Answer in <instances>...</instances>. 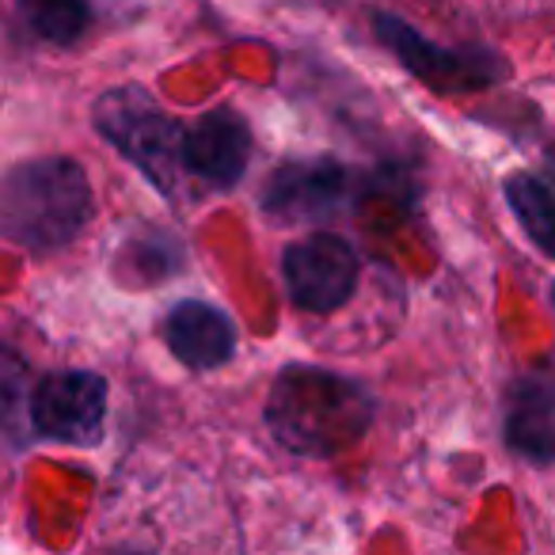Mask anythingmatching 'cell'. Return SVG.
<instances>
[{
	"label": "cell",
	"mask_w": 555,
	"mask_h": 555,
	"mask_svg": "<svg viewBox=\"0 0 555 555\" xmlns=\"http://www.w3.org/2000/svg\"><path fill=\"white\" fill-rule=\"evenodd\" d=\"M24 24L39 35L42 42L69 47L92 24V4L88 0H16Z\"/></svg>",
	"instance_id": "7c38bea8"
},
{
	"label": "cell",
	"mask_w": 555,
	"mask_h": 555,
	"mask_svg": "<svg viewBox=\"0 0 555 555\" xmlns=\"http://www.w3.org/2000/svg\"><path fill=\"white\" fill-rule=\"evenodd\" d=\"M267 426L297 456H335L373 426V396L362 380L320 365H286L267 396Z\"/></svg>",
	"instance_id": "6da1fadb"
},
{
	"label": "cell",
	"mask_w": 555,
	"mask_h": 555,
	"mask_svg": "<svg viewBox=\"0 0 555 555\" xmlns=\"http://www.w3.org/2000/svg\"><path fill=\"white\" fill-rule=\"evenodd\" d=\"M373 31L377 39L392 50L403 62L411 77L430 85L434 92H479V88H494L509 77V62L491 47H438L426 39L423 31L408 24V20L392 16V12H377L373 16Z\"/></svg>",
	"instance_id": "277c9868"
},
{
	"label": "cell",
	"mask_w": 555,
	"mask_h": 555,
	"mask_svg": "<svg viewBox=\"0 0 555 555\" xmlns=\"http://www.w3.org/2000/svg\"><path fill=\"white\" fill-rule=\"evenodd\" d=\"M164 343L186 370H221L236 354V324L224 309L209 301H179L164 320Z\"/></svg>",
	"instance_id": "30bf717a"
},
{
	"label": "cell",
	"mask_w": 555,
	"mask_h": 555,
	"mask_svg": "<svg viewBox=\"0 0 555 555\" xmlns=\"http://www.w3.org/2000/svg\"><path fill=\"white\" fill-rule=\"evenodd\" d=\"M544 168H547V183L555 186V141L544 149Z\"/></svg>",
	"instance_id": "5bb4252c"
},
{
	"label": "cell",
	"mask_w": 555,
	"mask_h": 555,
	"mask_svg": "<svg viewBox=\"0 0 555 555\" xmlns=\"http://www.w3.org/2000/svg\"><path fill=\"white\" fill-rule=\"evenodd\" d=\"M186 176L214 191H232L244 179L247 160H251V126L232 107H214L186 126L183 141Z\"/></svg>",
	"instance_id": "ba28073f"
},
{
	"label": "cell",
	"mask_w": 555,
	"mask_h": 555,
	"mask_svg": "<svg viewBox=\"0 0 555 555\" xmlns=\"http://www.w3.org/2000/svg\"><path fill=\"white\" fill-rule=\"evenodd\" d=\"M126 259L138 262V274L145 282H164L183 267V247L164 232H145L141 240L126 244Z\"/></svg>",
	"instance_id": "4fadbf2b"
},
{
	"label": "cell",
	"mask_w": 555,
	"mask_h": 555,
	"mask_svg": "<svg viewBox=\"0 0 555 555\" xmlns=\"http://www.w3.org/2000/svg\"><path fill=\"white\" fill-rule=\"evenodd\" d=\"M282 278L305 312H335L354 297L358 278H362V259L358 251L335 232H312L297 240L282 255Z\"/></svg>",
	"instance_id": "8992f818"
},
{
	"label": "cell",
	"mask_w": 555,
	"mask_h": 555,
	"mask_svg": "<svg viewBox=\"0 0 555 555\" xmlns=\"http://www.w3.org/2000/svg\"><path fill=\"white\" fill-rule=\"evenodd\" d=\"M92 183L69 156L24 160L0 186V224L16 247L50 255L69 247L92 221Z\"/></svg>",
	"instance_id": "7a4b0ae2"
},
{
	"label": "cell",
	"mask_w": 555,
	"mask_h": 555,
	"mask_svg": "<svg viewBox=\"0 0 555 555\" xmlns=\"http://www.w3.org/2000/svg\"><path fill=\"white\" fill-rule=\"evenodd\" d=\"M506 202L521 221L525 236L555 259V186L529 171H514L506 179Z\"/></svg>",
	"instance_id": "8fae6325"
},
{
	"label": "cell",
	"mask_w": 555,
	"mask_h": 555,
	"mask_svg": "<svg viewBox=\"0 0 555 555\" xmlns=\"http://www.w3.org/2000/svg\"><path fill=\"white\" fill-rule=\"evenodd\" d=\"M506 446L529 464H555V370L517 373L506 396Z\"/></svg>",
	"instance_id": "9c48e42d"
},
{
	"label": "cell",
	"mask_w": 555,
	"mask_h": 555,
	"mask_svg": "<svg viewBox=\"0 0 555 555\" xmlns=\"http://www.w3.org/2000/svg\"><path fill=\"white\" fill-rule=\"evenodd\" d=\"M350 194V171L335 156H312V160H289L270 171L262 186V214L282 224L297 221H327L339 214Z\"/></svg>",
	"instance_id": "52a82bcc"
},
{
	"label": "cell",
	"mask_w": 555,
	"mask_h": 555,
	"mask_svg": "<svg viewBox=\"0 0 555 555\" xmlns=\"http://www.w3.org/2000/svg\"><path fill=\"white\" fill-rule=\"evenodd\" d=\"M39 438L65 446H95L107 423V377L95 370H57L35 385L27 403Z\"/></svg>",
	"instance_id": "5b68a950"
},
{
	"label": "cell",
	"mask_w": 555,
	"mask_h": 555,
	"mask_svg": "<svg viewBox=\"0 0 555 555\" xmlns=\"http://www.w3.org/2000/svg\"><path fill=\"white\" fill-rule=\"evenodd\" d=\"M552 305H555V286H552Z\"/></svg>",
	"instance_id": "9a60e30c"
},
{
	"label": "cell",
	"mask_w": 555,
	"mask_h": 555,
	"mask_svg": "<svg viewBox=\"0 0 555 555\" xmlns=\"http://www.w3.org/2000/svg\"><path fill=\"white\" fill-rule=\"evenodd\" d=\"M92 126L156 191L176 198L186 171V126H179L145 88L122 85L103 92L92 107Z\"/></svg>",
	"instance_id": "3957f363"
}]
</instances>
